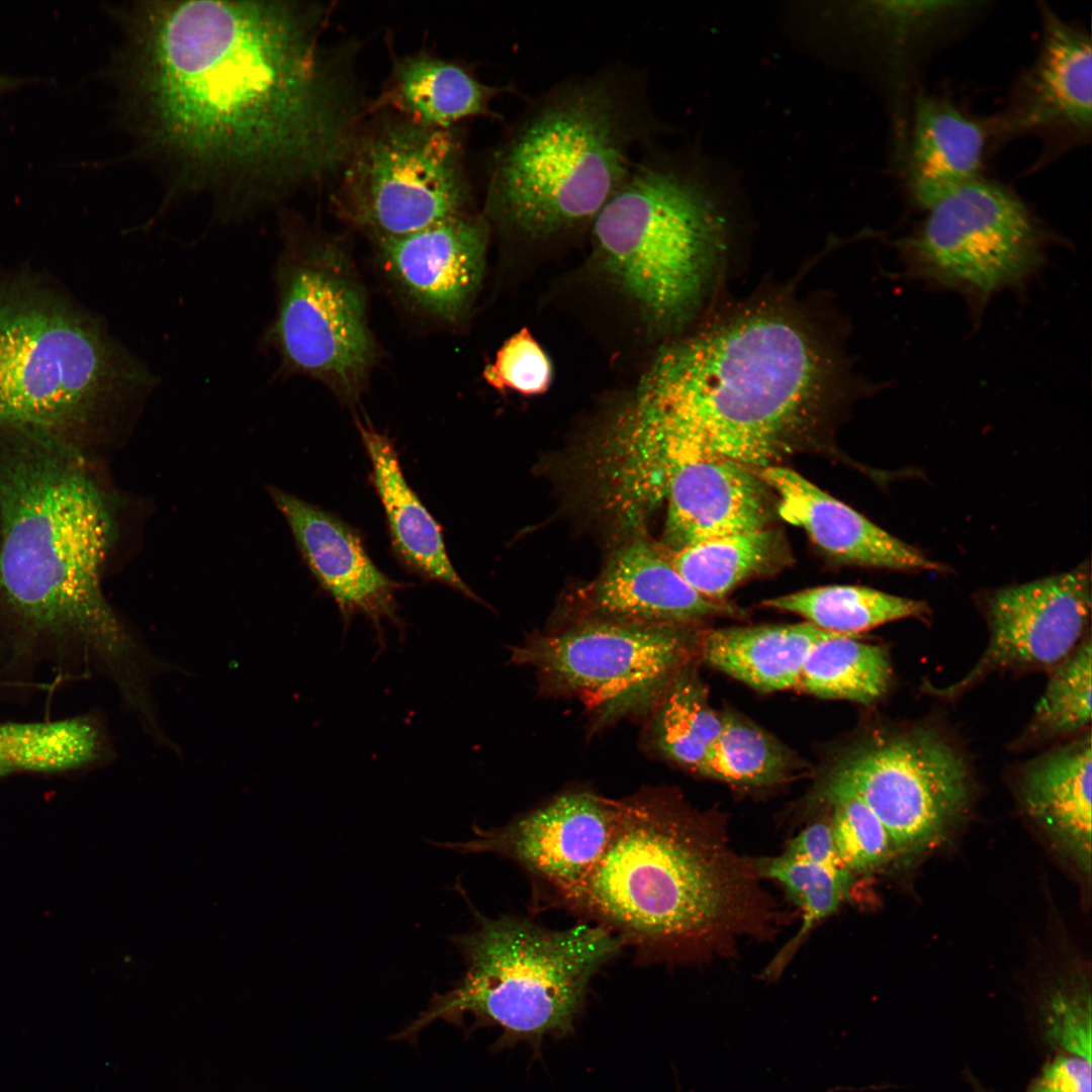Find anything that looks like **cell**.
Instances as JSON below:
<instances>
[{"label":"cell","mask_w":1092,"mask_h":1092,"mask_svg":"<svg viewBox=\"0 0 1092 1092\" xmlns=\"http://www.w3.org/2000/svg\"><path fill=\"white\" fill-rule=\"evenodd\" d=\"M330 8L153 2L131 22V80L152 144L186 170L289 189L336 178L368 112Z\"/></svg>","instance_id":"6da1fadb"},{"label":"cell","mask_w":1092,"mask_h":1092,"mask_svg":"<svg viewBox=\"0 0 1092 1092\" xmlns=\"http://www.w3.org/2000/svg\"><path fill=\"white\" fill-rule=\"evenodd\" d=\"M836 380L834 358L800 316L757 304L665 347L620 414L662 479L699 457L758 471L809 442Z\"/></svg>","instance_id":"7a4b0ae2"},{"label":"cell","mask_w":1092,"mask_h":1092,"mask_svg":"<svg viewBox=\"0 0 1092 1092\" xmlns=\"http://www.w3.org/2000/svg\"><path fill=\"white\" fill-rule=\"evenodd\" d=\"M114 536L112 503L80 450L0 429V602L30 632L73 642L136 703L168 662L103 595Z\"/></svg>","instance_id":"3957f363"},{"label":"cell","mask_w":1092,"mask_h":1092,"mask_svg":"<svg viewBox=\"0 0 1092 1092\" xmlns=\"http://www.w3.org/2000/svg\"><path fill=\"white\" fill-rule=\"evenodd\" d=\"M758 878L714 822L671 793L645 790L617 800L602 854L554 894L640 957L685 962L767 929L770 907Z\"/></svg>","instance_id":"277c9868"},{"label":"cell","mask_w":1092,"mask_h":1092,"mask_svg":"<svg viewBox=\"0 0 1092 1092\" xmlns=\"http://www.w3.org/2000/svg\"><path fill=\"white\" fill-rule=\"evenodd\" d=\"M657 131L640 69L613 62L560 80L489 153L485 213L533 239L592 225Z\"/></svg>","instance_id":"5b68a950"},{"label":"cell","mask_w":1092,"mask_h":1092,"mask_svg":"<svg viewBox=\"0 0 1092 1092\" xmlns=\"http://www.w3.org/2000/svg\"><path fill=\"white\" fill-rule=\"evenodd\" d=\"M156 381L99 317L30 275L0 277V429L79 450L102 417Z\"/></svg>","instance_id":"8992f818"},{"label":"cell","mask_w":1092,"mask_h":1092,"mask_svg":"<svg viewBox=\"0 0 1092 1092\" xmlns=\"http://www.w3.org/2000/svg\"><path fill=\"white\" fill-rule=\"evenodd\" d=\"M473 929L451 937L466 966L451 990L435 995L399 1034L413 1037L434 1021L502 1030L498 1044L541 1041L572 1031L590 982L624 947L600 925L551 929L527 918L474 914Z\"/></svg>","instance_id":"52a82bcc"},{"label":"cell","mask_w":1092,"mask_h":1092,"mask_svg":"<svg viewBox=\"0 0 1092 1092\" xmlns=\"http://www.w3.org/2000/svg\"><path fill=\"white\" fill-rule=\"evenodd\" d=\"M590 228L605 269L648 317L671 325L694 310L717 261L721 225L702 185L654 142Z\"/></svg>","instance_id":"ba28073f"},{"label":"cell","mask_w":1092,"mask_h":1092,"mask_svg":"<svg viewBox=\"0 0 1092 1092\" xmlns=\"http://www.w3.org/2000/svg\"><path fill=\"white\" fill-rule=\"evenodd\" d=\"M364 121L337 175L333 204L375 241L471 212L473 189L460 126L433 128L387 111Z\"/></svg>","instance_id":"9c48e42d"},{"label":"cell","mask_w":1092,"mask_h":1092,"mask_svg":"<svg viewBox=\"0 0 1092 1092\" xmlns=\"http://www.w3.org/2000/svg\"><path fill=\"white\" fill-rule=\"evenodd\" d=\"M275 271L276 311L265 333L284 369L320 380L354 402L376 349L366 297L346 248L288 225Z\"/></svg>","instance_id":"30bf717a"},{"label":"cell","mask_w":1092,"mask_h":1092,"mask_svg":"<svg viewBox=\"0 0 1092 1092\" xmlns=\"http://www.w3.org/2000/svg\"><path fill=\"white\" fill-rule=\"evenodd\" d=\"M898 243L906 274L967 300L978 316L1042 269L1051 236L1006 188L981 178L942 198Z\"/></svg>","instance_id":"8fae6325"},{"label":"cell","mask_w":1092,"mask_h":1092,"mask_svg":"<svg viewBox=\"0 0 1092 1092\" xmlns=\"http://www.w3.org/2000/svg\"><path fill=\"white\" fill-rule=\"evenodd\" d=\"M697 626L580 620L511 647V661L533 668L543 690L578 698L595 728L650 715L677 673L698 656Z\"/></svg>","instance_id":"7c38bea8"},{"label":"cell","mask_w":1092,"mask_h":1092,"mask_svg":"<svg viewBox=\"0 0 1092 1092\" xmlns=\"http://www.w3.org/2000/svg\"><path fill=\"white\" fill-rule=\"evenodd\" d=\"M970 777L963 756L925 729L872 737L844 752L815 795L829 805L861 801L887 829L898 854L938 841L965 812Z\"/></svg>","instance_id":"4fadbf2b"},{"label":"cell","mask_w":1092,"mask_h":1092,"mask_svg":"<svg viewBox=\"0 0 1092 1092\" xmlns=\"http://www.w3.org/2000/svg\"><path fill=\"white\" fill-rule=\"evenodd\" d=\"M1090 613V567L1084 563L995 590L986 601L990 635L984 653L963 678L936 693L959 695L999 669L1056 667L1085 637Z\"/></svg>","instance_id":"5bb4252c"},{"label":"cell","mask_w":1092,"mask_h":1092,"mask_svg":"<svg viewBox=\"0 0 1092 1092\" xmlns=\"http://www.w3.org/2000/svg\"><path fill=\"white\" fill-rule=\"evenodd\" d=\"M616 815L617 800L571 791L503 826H474L469 840L436 845L460 853L491 852L509 858L556 893L580 880L600 857Z\"/></svg>","instance_id":"9a60e30c"},{"label":"cell","mask_w":1092,"mask_h":1092,"mask_svg":"<svg viewBox=\"0 0 1092 1092\" xmlns=\"http://www.w3.org/2000/svg\"><path fill=\"white\" fill-rule=\"evenodd\" d=\"M487 218L472 212L377 240L383 271L416 307L446 323L465 313L480 283Z\"/></svg>","instance_id":"2e32d148"},{"label":"cell","mask_w":1092,"mask_h":1092,"mask_svg":"<svg viewBox=\"0 0 1092 1092\" xmlns=\"http://www.w3.org/2000/svg\"><path fill=\"white\" fill-rule=\"evenodd\" d=\"M270 494L310 571L337 604L344 629L354 617L364 616L384 648V621L403 630L397 583L378 569L360 537L342 520L278 488H271Z\"/></svg>","instance_id":"e0dca14e"},{"label":"cell","mask_w":1092,"mask_h":1092,"mask_svg":"<svg viewBox=\"0 0 1092 1092\" xmlns=\"http://www.w3.org/2000/svg\"><path fill=\"white\" fill-rule=\"evenodd\" d=\"M587 616L642 625L697 626L714 617H738L725 601L696 592L676 571L669 551L637 538L614 554L587 590Z\"/></svg>","instance_id":"ac0fdd59"},{"label":"cell","mask_w":1092,"mask_h":1092,"mask_svg":"<svg viewBox=\"0 0 1092 1092\" xmlns=\"http://www.w3.org/2000/svg\"><path fill=\"white\" fill-rule=\"evenodd\" d=\"M669 551L704 539L767 527L771 490L754 469L713 457L676 464L667 473Z\"/></svg>","instance_id":"d6986e66"},{"label":"cell","mask_w":1092,"mask_h":1092,"mask_svg":"<svg viewBox=\"0 0 1092 1092\" xmlns=\"http://www.w3.org/2000/svg\"><path fill=\"white\" fill-rule=\"evenodd\" d=\"M757 472L777 496V514L801 527L831 558L850 565L898 571L942 568L795 470L779 464Z\"/></svg>","instance_id":"ffe728a7"},{"label":"cell","mask_w":1092,"mask_h":1092,"mask_svg":"<svg viewBox=\"0 0 1092 1092\" xmlns=\"http://www.w3.org/2000/svg\"><path fill=\"white\" fill-rule=\"evenodd\" d=\"M509 93L519 90L511 83H484L468 65L422 50L393 57L369 113L387 111L424 126L448 129L476 117L503 120L492 103Z\"/></svg>","instance_id":"44dd1931"},{"label":"cell","mask_w":1092,"mask_h":1092,"mask_svg":"<svg viewBox=\"0 0 1092 1092\" xmlns=\"http://www.w3.org/2000/svg\"><path fill=\"white\" fill-rule=\"evenodd\" d=\"M1044 31L1013 123L1021 128L1071 129L1092 121V53L1088 34L1044 10Z\"/></svg>","instance_id":"7402d4cb"},{"label":"cell","mask_w":1092,"mask_h":1092,"mask_svg":"<svg viewBox=\"0 0 1092 1092\" xmlns=\"http://www.w3.org/2000/svg\"><path fill=\"white\" fill-rule=\"evenodd\" d=\"M1091 736L1030 762L1021 780L1028 815L1086 875L1091 874Z\"/></svg>","instance_id":"603a6c76"},{"label":"cell","mask_w":1092,"mask_h":1092,"mask_svg":"<svg viewBox=\"0 0 1092 1092\" xmlns=\"http://www.w3.org/2000/svg\"><path fill=\"white\" fill-rule=\"evenodd\" d=\"M983 128L945 100L919 96L914 106L909 184L924 209L979 178Z\"/></svg>","instance_id":"cb8c5ba5"},{"label":"cell","mask_w":1092,"mask_h":1092,"mask_svg":"<svg viewBox=\"0 0 1092 1092\" xmlns=\"http://www.w3.org/2000/svg\"><path fill=\"white\" fill-rule=\"evenodd\" d=\"M358 429L397 556L421 575L478 600L450 562L441 529L406 482L390 440L362 423Z\"/></svg>","instance_id":"d4e9b609"},{"label":"cell","mask_w":1092,"mask_h":1092,"mask_svg":"<svg viewBox=\"0 0 1092 1092\" xmlns=\"http://www.w3.org/2000/svg\"><path fill=\"white\" fill-rule=\"evenodd\" d=\"M832 634L807 622L704 630L698 656L758 692L786 691L796 688L812 649Z\"/></svg>","instance_id":"484cf974"},{"label":"cell","mask_w":1092,"mask_h":1092,"mask_svg":"<svg viewBox=\"0 0 1092 1092\" xmlns=\"http://www.w3.org/2000/svg\"><path fill=\"white\" fill-rule=\"evenodd\" d=\"M114 754L93 715L33 723H0V777L15 771H62L106 761Z\"/></svg>","instance_id":"4316f807"},{"label":"cell","mask_w":1092,"mask_h":1092,"mask_svg":"<svg viewBox=\"0 0 1092 1092\" xmlns=\"http://www.w3.org/2000/svg\"><path fill=\"white\" fill-rule=\"evenodd\" d=\"M672 565L700 595L724 598L743 581L782 566L785 542L767 527L716 536L669 551Z\"/></svg>","instance_id":"83f0119b"},{"label":"cell","mask_w":1092,"mask_h":1092,"mask_svg":"<svg viewBox=\"0 0 1092 1092\" xmlns=\"http://www.w3.org/2000/svg\"><path fill=\"white\" fill-rule=\"evenodd\" d=\"M763 605L796 614L825 632L851 636L928 612L922 601L861 585L811 587L765 600Z\"/></svg>","instance_id":"f1b7e54d"},{"label":"cell","mask_w":1092,"mask_h":1092,"mask_svg":"<svg viewBox=\"0 0 1092 1092\" xmlns=\"http://www.w3.org/2000/svg\"><path fill=\"white\" fill-rule=\"evenodd\" d=\"M650 716L647 743L661 756L694 772L723 726V715L710 705L694 661L673 678Z\"/></svg>","instance_id":"f546056e"},{"label":"cell","mask_w":1092,"mask_h":1092,"mask_svg":"<svg viewBox=\"0 0 1092 1092\" xmlns=\"http://www.w3.org/2000/svg\"><path fill=\"white\" fill-rule=\"evenodd\" d=\"M892 678L889 655L858 636L832 634L808 655L796 690L823 699L870 705L886 694Z\"/></svg>","instance_id":"4dcf8cb0"},{"label":"cell","mask_w":1092,"mask_h":1092,"mask_svg":"<svg viewBox=\"0 0 1092 1092\" xmlns=\"http://www.w3.org/2000/svg\"><path fill=\"white\" fill-rule=\"evenodd\" d=\"M753 866L759 878L778 882L802 913L799 931L765 970L766 976L776 977L809 932L841 906L850 893L855 876L843 868L800 860L784 854L755 859Z\"/></svg>","instance_id":"1f68e13d"},{"label":"cell","mask_w":1092,"mask_h":1092,"mask_svg":"<svg viewBox=\"0 0 1092 1092\" xmlns=\"http://www.w3.org/2000/svg\"><path fill=\"white\" fill-rule=\"evenodd\" d=\"M793 757L775 737L736 715L724 714L723 726L696 774L740 787L784 782Z\"/></svg>","instance_id":"d6a6232c"},{"label":"cell","mask_w":1092,"mask_h":1092,"mask_svg":"<svg viewBox=\"0 0 1092 1092\" xmlns=\"http://www.w3.org/2000/svg\"><path fill=\"white\" fill-rule=\"evenodd\" d=\"M1091 986L1085 974L1060 977L1040 991L1033 1009V1029L1054 1053L1091 1061Z\"/></svg>","instance_id":"836d02e7"},{"label":"cell","mask_w":1092,"mask_h":1092,"mask_svg":"<svg viewBox=\"0 0 1092 1092\" xmlns=\"http://www.w3.org/2000/svg\"><path fill=\"white\" fill-rule=\"evenodd\" d=\"M1091 638L1084 637L1064 661L1054 667L1034 709L1029 732L1054 738L1078 732L1091 720Z\"/></svg>","instance_id":"e575fe53"},{"label":"cell","mask_w":1092,"mask_h":1092,"mask_svg":"<svg viewBox=\"0 0 1092 1092\" xmlns=\"http://www.w3.org/2000/svg\"><path fill=\"white\" fill-rule=\"evenodd\" d=\"M830 825L842 866L852 875L873 872L897 856L893 841L878 817L858 799L832 801Z\"/></svg>","instance_id":"d590c367"},{"label":"cell","mask_w":1092,"mask_h":1092,"mask_svg":"<svg viewBox=\"0 0 1092 1092\" xmlns=\"http://www.w3.org/2000/svg\"><path fill=\"white\" fill-rule=\"evenodd\" d=\"M552 372L548 355L531 333L522 329L502 345L483 376L495 389L536 395L549 388Z\"/></svg>","instance_id":"8d00e7d4"},{"label":"cell","mask_w":1092,"mask_h":1092,"mask_svg":"<svg viewBox=\"0 0 1092 1092\" xmlns=\"http://www.w3.org/2000/svg\"><path fill=\"white\" fill-rule=\"evenodd\" d=\"M1091 1061L1054 1053L1029 1081L1024 1092H1091Z\"/></svg>","instance_id":"74e56055"},{"label":"cell","mask_w":1092,"mask_h":1092,"mask_svg":"<svg viewBox=\"0 0 1092 1092\" xmlns=\"http://www.w3.org/2000/svg\"><path fill=\"white\" fill-rule=\"evenodd\" d=\"M783 854L800 860L845 869L835 847L830 820L815 821L805 827L788 842Z\"/></svg>","instance_id":"f35d334b"},{"label":"cell","mask_w":1092,"mask_h":1092,"mask_svg":"<svg viewBox=\"0 0 1092 1092\" xmlns=\"http://www.w3.org/2000/svg\"><path fill=\"white\" fill-rule=\"evenodd\" d=\"M966 1084L971 1092H1001L986 1085L971 1069L966 1068L963 1072Z\"/></svg>","instance_id":"ab89813d"},{"label":"cell","mask_w":1092,"mask_h":1092,"mask_svg":"<svg viewBox=\"0 0 1092 1092\" xmlns=\"http://www.w3.org/2000/svg\"><path fill=\"white\" fill-rule=\"evenodd\" d=\"M15 80L0 76V96L4 91H6L12 86H15Z\"/></svg>","instance_id":"60d3db41"}]
</instances>
